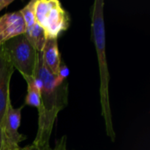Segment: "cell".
<instances>
[{"label": "cell", "instance_id": "6da1fadb", "mask_svg": "<svg viewBox=\"0 0 150 150\" xmlns=\"http://www.w3.org/2000/svg\"><path fill=\"white\" fill-rule=\"evenodd\" d=\"M36 76L41 81L40 105L38 108V131L33 145L42 150H50L49 141L59 112L68 105L69 83L59 80L43 65L40 53Z\"/></svg>", "mask_w": 150, "mask_h": 150}, {"label": "cell", "instance_id": "7a4b0ae2", "mask_svg": "<svg viewBox=\"0 0 150 150\" xmlns=\"http://www.w3.org/2000/svg\"><path fill=\"white\" fill-rule=\"evenodd\" d=\"M104 1H95L91 12V33L92 39L96 48L98 56V68H99V78H100V104H101V114L105 120V130L108 137L112 142L116 139L115 131L112 124V111L110 105L109 98V81L110 75L108 70V64L105 52V28L104 18Z\"/></svg>", "mask_w": 150, "mask_h": 150}, {"label": "cell", "instance_id": "3957f363", "mask_svg": "<svg viewBox=\"0 0 150 150\" xmlns=\"http://www.w3.org/2000/svg\"><path fill=\"white\" fill-rule=\"evenodd\" d=\"M36 23L44 30L47 39H58L69 25L68 12L58 0H35Z\"/></svg>", "mask_w": 150, "mask_h": 150}, {"label": "cell", "instance_id": "277c9868", "mask_svg": "<svg viewBox=\"0 0 150 150\" xmlns=\"http://www.w3.org/2000/svg\"><path fill=\"white\" fill-rule=\"evenodd\" d=\"M14 69L23 77H35L39 61V52L31 45L25 34L12 38L1 44Z\"/></svg>", "mask_w": 150, "mask_h": 150}, {"label": "cell", "instance_id": "5b68a950", "mask_svg": "<svg viewBox=\"0 0 150 150\" xmlns=\"http://www.w3.org/2000/svg\"><path fill=\"white\" fill-rule=\"evenodd\" d=\"M24 106L25 105H23L18 108H14L11 102L8 104L5 117L2 125L7 149L11 150L19 148V143L26 138L18 132L21 121V112Z\"/></svg>", "mask_w": 150, "mask_h": 150}, {"label": "cell", "instance_id": "8992f818", "mask_svg": "<svg viewBox=\"0 0 150 150\" xmlns=\"http://www.w3.org/2000/svg\"><path fill=\"white\" fill-rule=\"evenodd\" d=\"M14 72V68L11 63L6 53L2 46L0 47V124L3 125L10 98V83Z\"/></svg>", "mask_w": 150, "mask_h": 150}, {"label": "cell", "instance_id": "52a82bcc", "mask_svg": "<svg viewBox=\"0 0 150 150\" xmlns=\"http://www.w3.org/2000/svg\"><path fill=\"white\" fill-rule=\"evenodd\" d=\"M26 25L19 11L5 13L0 17V43L25 34Z\"/></svg>", "mask_w": 150, "mask_h": 150}, {"label": "cell", "instance_id": "ba28073f", "mask_svg": "<svg viewBox=\"0 0 150 150\" xmlns=\"http://www.w3.org/2000/svg\"><path fill=\"white\" fill-rule=\"evenodd\" d=\"M40 53L45 68L51 74L56 76L62 64L61 54L58 47L57 39H47L45 46L42 51Z\"/></svg>", "mask_w": 150, "mask_h": 150}, {"label": "cell", "instance_id": "9c48e42d", "mask_svg": "<svg viewBox=\"0 0 150 150\" xmlns=\"http://www.w3.org/2000/svg\"><path fill=\"white\" fill-rule=\"evenodd\" d=\"M25 35L37 52L42 51L47 41V37L44 30L37 23H35L32 27L26 29Z\"/></svg>", "mask_w": 150, "mask_h": 150}, {"label": "cell", "instance_id": "30bf717a", "mask_svg": "<svg viewBox=\"0 0 150 150\" xmlns=\"http://www.w3.org/2000/svg\"><path fill=\"white\" fill-rule=\"evenodd\" d=\"M24 79L27 83V94L25 105L38 109L40 105V90L35 83V77H24Z\"/></svg>", "mask_w": 150, "mask_h": 150}, {"label": "cell", "instance_id": "8fae6325", "mask_svg": "<svg viewBox=\"0 0 150 150\" xmlns=\"http://www.w3.org/2000/svg\"><path fill=\"white\" fill-rule=\"evenodd\" d=\"M34 4H35V0L31 1L23 9L19 11L25 23L26 29L32 27L36 23L35 13H34Z\"/></svg>", "mask_w": 150, "mask_h": 150}, {"label": "cell", "instance_id": "7c38bea8", "mask_svg": "<svg viewBox=\"0 0 150 150\" xmlns=\"http://www.w3.org/2000/svg\"><path fill=\"white\" fill-rule=\"evenodd\" d=\"M69 68L64 63L62 62V64L60 66V69H59V70H58V72H57V74H56L55 76L59 80H61V81H65L66 78L69 76Z\"/></svg>", "mask_w": 150, "mask_h": 150}, {"label": "cell", "instance_id": "4fadbf2b", "mask_svg": "<svg viewBox=\"0 0 150 150\" xmlns=\"http://www.w3.org/2000/svg\"><path fill=\"white\" fill-rule=\"evenodd\" d=\"M53 150H67V136L63 135L62 138L56 141L55 146Z\"/></svg>", "mask_w": 150, "mask_h": 150}, {"label": "cell", "instance_id": "5bb4252c", "mask_svg": "<svg viewBox=\"0 0 150 150\" xmlns=\"http://www.w3.org/2000/svg\"><path fill=\"white\" fill-rule=\"evenodd\" d=\"M0 150H8L7 148H6V145H5V140H4V131H3V127H2L1 124H0Z\"/></svg>", "mask_w": 150, "mask_h": 150}, {"label": "cell", "instance_id": "9a60e30c", "mask_svg": "<svg viewBox=\"0 0 150 150\" xmlns=\"http://www.w3.org/2000/svg\"><path fill=\"white\" fill-rule=\"evenodd\" d=\"M13 2V0H0V11L6 8L8 5H10L11 3Z\"/></svg>", "mask_w": 150, "mask_h": 150}, {"label": "cell", "instance_id": "2e32d148", "mask_svg": "<svg viewBox=\"0 0 150 150\" xmlns=\"http://www.w3.org/2000/svg\"><path fill=\"white\" fill-rule=\"evenodd\" d=\"M0 47H1V43H0Z\"/></svg>", "mask_w": 150, "mask_h": 150}]
</instances>
